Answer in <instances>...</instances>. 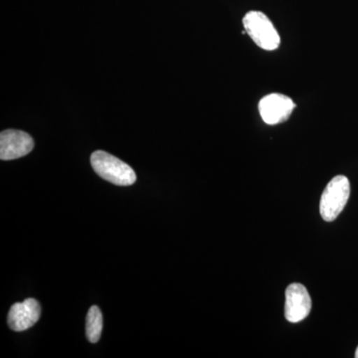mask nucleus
<instances>
[{
  "label": "nucleus",
  "instance_id": "1",
  "mask_svg": "<svg viewBox=\"0 0 358 358\" xmlns=\"http://www.w3.org/2000/svg\"><path fill=\"white\" fill-rule=\"evenodd\" d=\"M91 164L98 176L113 185L129 186L136 182V176L131 166L103 150L92 154Z\"/></svg>",
  "mask_w": 358,
  "mask_h": 358
},
{
  "label": "nucleus",
  "instance_id": "2",
  "mask_svg": "<svg viewBox=\"0 0 358 358\" xmlns=\"http://www.w3.org/2000/svg\"><path fill=\"white\" fill-rule=\"evenodd\" d=\"M350 194V183L345 176H338L329 181L320 199V216L327 222L338 218L345 209Z\"/></svg>",
  "mask_w": 358,
  "mask_h": 358
},
{
  "label": "nucleus",
  "instance_id": "3",
  "mask_svg": "<svg viewBox=\"0 0 358 358\" xmlns=\"http://www.w3.org/2000/svg\"><path fill=\"white\" fill-rule=\"evenodd\" d=\"M245 32L264 50L273 51L281 43L279 33L272 21L261 11H249L243 17Z\"/></svg>",
  "mask_w": 358,
  "mask_h": 358
},
{
  "label": "nucleus",
  "instance_id": "4",
  "mask_svg": "<svg viewBox=\"0 0 358 358\" xmlns=\"http://www.w3.org/2000/svg\"><path fill=\"white\" fill-rule=\"evenodd\" d=\"M258 109L263 121L274 126L286 122L291 117L296 109V103L288 96L273 93L261 99Z\"/></svg>",
  "mask_w": 358,
  "mask_h": 358
},
{
  "label": "nucleus",
  "instance_id": "5",
  "mask_svg": "<svg viewBox=\"0 0 358 358\" xmlns=\"http://www.w3.org/2000/svg\"><path fill=\"white\" fill-rule=\"evenodd\" d=\"M312 300L307 288L303 285L291 284L286 289L285 317L289 322H300L310 315Z\"/></svg>",
  "mask_w": 358,
  "mask_h": 358
},
{
  "label": "nucleus",
  "instance_id": "6",
  "mask_svg": "<svg viewBox=\"0 0 358 358\" xmlns=\"http://www.w3.org/2000/svg\"><path fill=\"white\" fill-rule=\"evenodd\" d=\"M34 148V141L25 131L6 129L0 134V159L11 160L27 155Z\"/></svg>",
  "mask_w": 358,
  "mask_h": 358
},
{
  "label": "nucleus",
  "instance_id": "7",
  "mask_svg": "<svg viewBox=\"0 0 358 358\" xmlns=\"http://www.w3.org/2000/svg\"><path fill=\"white\" fill-rule=\"evenodd\" d=\"M41 307L35 299H26L22 303H14L9 310L7 322L14 331H24L38 322Z\"/></svg>",
  "mask_w": 358,
  "mask_h": 358
},
{
  "label": "nucleus",
  "instance_id": "8",
  "mask_svg": "<svg viewBox=\"0 0 358 358\" xmlns=\"http://www.w3.org/2000/svg\"><path fill=\"white\" fill-rule=\"evenodd\" d=\"M103 329V315L96 306L90 308L86 319V336L90 343L100 341Z\"/></svg>",
  "mask_w": 358,
  "mask_h": 358
},
{
  "label": "nucleus",
  "instance_id": "9",
  "mask_svg": "<svg viewBox=\"0 0 358 358\" xmlns=\"http://www.w3.org/2000/svg\"><path fill=\"white\" fill-rule=\"evenodd\" d=\"M355 357L358 358V348L357 352H355Z\"/></svg>",
  "mask_w": 358,
  "mask_h": 358
}]
</instances>
